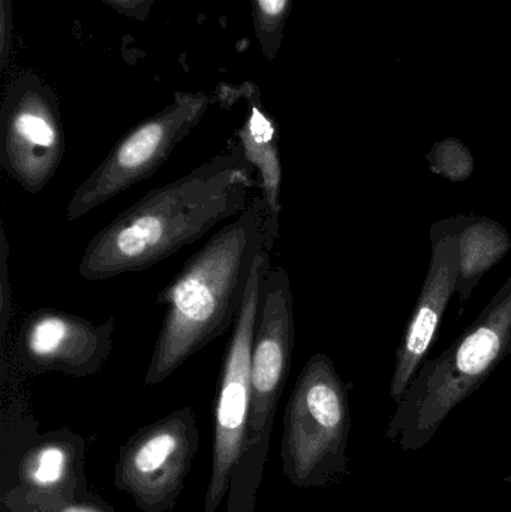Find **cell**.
<instances>
[{"instance_id":"1","label":"cell","mask_w":511,"mask_h":512,"mask_svg":"<svg viewBox=\"0 0 511 512\" xmlns=\"http://www.w3.org/2000/svg\"><path fill=\"white\" fill-rule=\"evenodd\" d=\"M258 188L257 171L230 140L227 150L147 192L96 233L78 273L86 280H105L146 270L239 216Z\"/></svg>"},{"instance_id":"2","label":"cell","mask_w":511,"mask_h":512,"mask_svg":"<svg viewBox=\"0 0 511 512\" xmlns=\"http://www.w3.org/2000/svg\"><path fill=\"white\" fill-rule=\"evenodd\" d=\"M279 221H273L261 195L239 216L216 231L188 259L156 304L167 307L144 376V385L161 384L192 355L233 330L245 303L258 258L273 249Z\"/></svg>"},{"instance_id":"3","label":"cell","mask_w":511,"mask_h":512,"mask_svg":"<svg viewBox=\"0 0 511 512\" xmlns=\"http://www.w3.org/2000/svg\"><path fill=\"white\" fill-rule=\"evenodd\" d=\"M511 352V274L479 318L432 360L423 361L387 426L407 453L425 448L446 418L476 393Z\"/></svg>"},{"instance_id":"4","label":"cell","mask_w":511,"mask_h":512,"mask_svg":"<svg viewBox=\"0 0 511 512\" xmlns=\"http://www.w3.org/2000/svg\"><path fill=\"white\" fill-rule=\"evenodd\" d=\"M294 301L284 267L267 270L252 343V406L248 438L234 469L225 512H255L276 409L293 360Z\"/></svg>"},{"instance_id":"5","label":"cell","mask_w":511,"mask_h":512,"mask_svg":"<svg viewBox=\"0 0 511 512\" xmlns=\"http://www.w3.org/2000/svg\"><path fill=\"white\" fill-rule=\"evenodd\" d=\"M351 417L348 390L327 355H312L291 391L284 414V477L299 489H320L348 469Z\"/></svg>"},{"instance_id":"6","label":"cell","mask_w":511,"mask_h":512,"mask_svg":"<svg viewBox=\"0 0 511 512\" xmlns=\"http://www.w3.org/2000/svg\"><path fill=\"white\" fill-rule=\"evenodd\" d=\"M212 105L206 92H176L173 101L123 135L107 158L78 186L66 209L77 221L132 186L149 179L167 161Z\"/></svg>"},{"instance_id":"7","label":"cell","mask_w":511,"mask_h":512,"mask_svg":"<svg viewBox=\"0 0 511 512\" xmlns=\"http://www.w3.org/2000/svg\"><path fill=\"white\" fill-rule=\"evenodd\" d=\"M272 249L258 258L245 303L225 349L213 415L212 472L204 496V512H215L228 496L231 477L248 438L252 406V343L264 277L272 267Z\"/></svg>"},{"instance_id":"8","label":"cell","mask_w":511,"mask_h":512,"mask_svg":"<svg viewBox=\"0 0 511 512\" xmlns=\"http://www.w3.org/2000/svg\"><path fill=\"white\" fill-rule=\"evenodd\" d=\"M59 98L35 72L6 86L0 108V165L29 194H39L65 156Z\"/></svg>"},{"instance_id":"9","label":"cell","mask_w":511,"mask_h":512,"mask_svg":"<svg viewBox=\"0 0 511 512\" xmlns=\"http://www.w3.org/2000/svg\"><path fill=\"white\" fill-rule=\"evenodd\" d=\"M200 445L191 406L137 430L120 448L114 486L141 512H170L177 505Z\"/></svg>"},{"instance_id":"10","label":"cell","mask_w":511,"mask_h":512,"mask_svg":"<svg viewBox=\"0 0 511 512\" xmlns=\"http://www.w3.org/2000/svg\"><path fill=\"white\" fill-rule=\"evenodd\" d=\"M114 319L96 324L57 309L33 310L21 322L15 355L30 375L63 373L87 378L104 369L113 352Z\"/></svg>"},{"instance_id":"11","label":"cell","mask_w":511,"mask_h":512,"mask_svg":"<svg viewBox=\"0 0 511 512\" xmlns=\"http://www.w3.org/2000/svg\"><path fill=\"white\" fill-rule=\"evenodd\" d=\"M461 216L435 222L429 231L431 261L422 291L396 351L390 399L398 405L437 339L444 313L456 292Z\"/></svg>"},{"instance_id":"12","label":"cell","mask_w":511,"mask_h":512,"mask_svg":"<svg viewBox=\"0 0 511 512\" xmlns=\"http://www.w3.org/2000/svg\"><path fill=\"white\" fill-rule=\"evenodd\" d=\"M86 441L68 429L36 439L23 454L17 483L3 495L11 512H57L86 495Z\"/></svg>"},{"instance_id":"13","label":"cell","mask_w":511,"mask_h":512,"mask_svg":"<svg viewBox=\"0 0 511 512\" xmlns=\"http://www.w3.org/2000/svg\"><path fill=\"white\" fill-rule=\"evenodd\" d=\"M234 92L245 99L246 114L237 132L243 158L255 168L260 180L261 198L273 221L281 213L282 167L279 156L278 126L261 101V92L254 83L233 86Z\"/></svg>"},{"instance_id":"14","label":"cell","mask_w":511,"mask_h":512,"mask_svg":"<svg viewBox=\"0 0 511 512\" xmlns=\"http://www.w3.org/2000/svg\"><path fill=\"white\" fill-rule=\"evenodd\" d=\"M509 231L486 216H462L459 227V270L456 292L461 307L470 300L482 277L509 254Z\"/></svg>"},{"instance_id":"15","label":"cell","mask_w":511,"mask_h":512,"mask_svg":"<svg viewBox=\"0 0 511 512\" xmlns=\"http://www.w3.org/2000/svg\"><path fill=\"white\" fill-rule=\"evenodd\" d=\"M293 0H252V23L261 53L269 62L278 56Z\"/></svg>"},{"instance_id":"16","label":"cell","mask_w":511,"mask_h":512,"mask_svg":"<svg viewBox=\"0 0 511 512\" xmlns=\"http://www.w3.org/2000/svg\"><path fill=\"white\" fill-rule=\"evenodd\" d=\"M426 161L432 173L453 183L465 182L474 173L473 155L458 138H446L435 144Z\"/></svg>"},{"instance_id":"17","label":"cell","mask_w":511,"mask_h":512,"mask_svg":"<svg viewBox=\"0 0 511 512\" xmlns=\"http://www.w3.org/2000/svg\"><path fill=\"white\" fill-rule=\"evenodd\" d=\"M2 280H0V319H2V340L5 343L6 331H8L9 318L12 315V288L9 283V270H8V256H9V245L6 240L5 228L2 227Z\"/></svg>"},{"instance_id":"18","label":"cell","mask_w":511,"mask_h":512,"mask_svg":"<svg viewBox=\"0 0 511 512\" xmlns=\"http://www.w3.org/2000/svg\"><path fill=\"white\" fill-rule=\"evenodd\" d=\"M14 39V6L12 0H0V69L5 71Z\"/></svg>"},{"instance_id":"19","label":"cell","mask_w":511,"mask_h":512,"mask_svg":"<svg viewBox=\"0 0 511 512\" xmlns=\"http://www.w3.org/2000/svg\"><path fill=\"white\" fill-rule=\"evenodd\" d=\"M99 2L110 6L117 14L144 23L149 18L156 0H99Z\"/></svg>"},{"instance_id":"20","label":"cell","mask_w":511,"mask_h":512,"mask_svg":"<svg viewBox=\"0 0 511 512\" xmlns=\"http://www.w3.org/2000/svg\"><path fill=\"white\" fill-rule=\"evenodd\" d=\"M57 512H116L113 507L102 501L99 496L92 495L87 492L86 495L81 496L78 501L66 505L62 510Z\"/></svg>"},{"instance_id":"21","label":"cell","mask_w":511,"mask_h":512,"mask_svg":"<svg viewBox=\"0 0 511 512\" xmlns=\"http://www.w3.org/2000/svg\"><path fill=\"white\" fill-rule=\"evenodd\" d=\"M501 481H503V483L510 484L511 486V475H507V477L501 478Z\"/></svg>"}]
</instances>
